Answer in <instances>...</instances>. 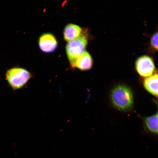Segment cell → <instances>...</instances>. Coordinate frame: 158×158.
Masks as SVG:
<instances>
[{
	"instance_id": "6da1fadb",
	"label": "cell",
	"mask_w": 158,
	"mask_h": 158,
	"mask_svg": "<svg viewBox=\"0 0 158 158\" xmlns=\"http://www.w3.org/2000/svg\"><path fill=\"white\" fill-rule=\"evenodd\" d=\"M110 99L114 107L120 111H128L133 107L134 98L129 87L120 84L114 87L110 93Z\"/></svg>"
},
{
	"instance_id": "7a4b0ae2",
	"label": "cell",
	"mask_w": 158,
	"mask_h": 158,
	"mask_svg": "<svg viewBox=\"0 0 158 158\" xmlns=\"http://www.w3.org/2000/svg\"><path fill=\"white\" fill-rule=\"evenodd\" d=\"M6 77L11 88L14 90H17L25 86L32 77V75L26 69L16 67L8 70Z\"/></svg>"
},
{
	"instance_id": "3957f363",
	"label": "cell",
	"mask_w": 158,
	"mask_h": 158,
	"mask_svg": "<svg viewBox=\"0 0 158 158\" xmlns=\"http://www.w3.org/2000/svg\"><path fill=\"white\" fill-rule=\"evenodd\" d=\"M87 40L84 35L69 41L66 45V52L71 67L75 68L77 59L85 50Z\"/></svg>"
},
{
	"instance_id": "277c9868",
	"label": "cell",
	"mask_w": 158,
	"mask_h": 158,
	"mask_svg": "<svg viewBox=\"0 0 158 158\" xmlns=\"http://www.w3.org/2000/svg\"><path fill=\"white\" fill-rule=\"evenodd\" d=\"M135 67L138 73L143 77L151 76L155 70L153 59L147 55L139 57L136 61Z\"/></svg>"
},
{
	"instance_id": "5b68a950",
	"label": "cell",
	"mask_w": 158,
	"mask_h": 158,
	"mask_svg": "<svg viewBox=\"0 0 158 158\" xmlns=\"http://www.w3.org/2000/svg\"><path fill=\"white\" fill-rule=\"evenodd\" d=\"M40 48L43 52H53L58 46V42L54 35L51 33H44L39 37L38 41Z\"/></svg>"
},
{
	"instance_id": "8992f818",
	"label": "cell",
	"mask_w": 158,
	"mask_h": 158,
	"mask_svg": "<svg viewBox=\"0 0 158 158\" xmlns=\"http://www.w3.org/2000/svg\"><path fill=\"white\" fill-rule=\"evenodd\" d=\"M93 60L89 53L86 51L81 54L76 61L75 68L81 70L86 71L92 68Z\"/></svg>"
},
{
	"instance_id": "52a82bcc",
	"label": "cell",
	"mask_w": 158,
	"mask_h": 158,
	"mask_svg": "<svg viewBox=\"0 0 158 158\" xmlns=\"http://www.w3.org/2000/svg\"><path fill=\"white\" fill-rule=\"evenodd\" d=\"M82 29L79 26L70 23L65 27L64 32V38L67 42L74 40L81 35Z\"/></svg>"
},
{
	"instance_id": "ba28073f",
	"label": "cell",
	"mask_w": 158,
	"mask_h": 158,
	"mask_svg": "<svg viewBox=\"0 0 158 158\" xmlns=\"http://www.w3.org/2000/svg\"><path fill=\"white\" fill-rule=\"evenodd\" d=\"M158 74H155L145 78L143 81L144 87L150 94L158 96Z\"/></svg>"
},
{
	"instance_id": "9c48e42d",
	"label": "cell",
	"mask_w": 158,
	"mask_h": 158,
	"mask_svg": "<svg viewBox=\"0 0 158 158\" xmlns=\"http://www.w3.org/2000/svg\"><path fill=\"white\" fill-rule=\"evenodd\" d=\"M145 129L149 133L155 135L158 134V112L144 119Z\"/></svg>"
},
{
	"instance_id": "30bf717a",
	"label": "cell",
	"mask_w": 158,
	"mask_h": 158,
	"mask_svg": "<svg viewBox=\"0 0 158 158\" xmlns=\"http://www.w3.org/2000/svg\"><path fill=\"white\" fill-rule=\"evenodd\" d=\"M151 44L153 48L156 51L158 50V33H155L152 37Z\"/></svg>"
}]
</instances>
